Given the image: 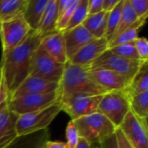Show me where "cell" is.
I'll list each match as a JSON object with an SVG mask.
<instances>
[{
	"instance_id": "1",
	"label": "cell",
	"mask_w": 148,
	"mask_h": 148,
	"mask_svg": "<svg viewBox=\"0 0 148 148\" xmlns=\"http://www.w3.org/2000/svg\"><path fill=\"white\" fill-rule=\"evenodd\" d=\"M42 38L36 30H32L21 44L8 52L2 53L0 69L4 79L9 101L15 90L29 76L32 56L40 46Z\"/></svg>"
},
{
	"instance_id": "2",
	"label": "cell",
	"mask_w": 148,
	"mask_h": 148,
	"mask_svg": "<svg viewBox=\"0 0 148 148\" xmlns=\"http://www.w3.org/2000/svg\"><path fill=\"white\" fill-rule=\"evenodd\" d=\"M90 67L65 64V69L59 82L58 92L61 99L75 95H103L107 92L101 88L89 74Z\"/></svg>"
},
{
	"instance_id": "3",
	"label": "cell",
	"mask_w": 148,
	"mask_h": 148,
	"mask_svg": "<svg viewBox=\"0 0 148 148\" xmlns=\"http://www.w3.org/2000/svg\"><path fill=\"white\" fill-rule=\"evenodd\" d=\"M81 139L90 143L101 144L113 136L117 129L104 115L96 112L73 121Z\"/></svg>"
},
{
	"instance_id": "4",
	"label": "cell",
	"mask_w": 148,
	"mask_h": 148,
	"mask_svg": "<svg viewBox=\"0 0 148 148\" xmlns=\"http://www.w3.org/2000/svg\"><path fill=\"white\" fill-rule=\"evenodd\" d=\"M60 112H62L61 101L42 109L19 115L16 121L18 138L47 130Z\"/></svg>"
},
{
	"instance_id": "5",
	"label": "cell",
	"mask_w": 148,
	"mask_h": 148,
	"mask_svg": "<svg viewBox=\"0 0 148 148\" xmlns=\"http://www.w3.org/2000/svg\"><path fill=\"white\" fill-rule=\"evenodd\" d=\"M98 112L104 115L116 128H119L130 112L129 97L125 91H112L104 94L98 105Z\"/></svg>"
},
{
	"instance_id": "6",
	"label": "cell",
	"mask_w": 148,
	"mask_h": 148,
	"mask_svg": "<svg viewBox=\"0 0 148 148\" xmlns=\"http://www.w3.org/2000/svg\"><path fill=\"white\" fill-rule=\"evenodd\" d=\"M64 69L65 64L57 62L39 46L32 56L29 76L38 77L49 82L59 83Z\"/></svg>"
},
{
	"instance_id": "7",
	"label": "cell",
	"mask_w": 148,
	"mask_h": 148,
	"mask_svg": "<svg viewBox=\"0 0 148 148\" xmlns=\"http://www.w3.org/2000/svg\"><path fill=\"white\" fill-rule=\"evenodd\" d=\"M145 62L147 61L126 59L108 49L90 65V68L104 69L115 72L123 75L130 82Z\"/></svg>"
},
{
	"instance_id": "8",
	"label": "cell",
	"mask_w": 148,
	"mask_h": 148,
	"mask_svg": "<svg viewBox=\"0 0 148 148\" xmlns=\"http://www.w3.org/2000/svg\"><path fill=\"white\" fill-rule=\"evenodd\" d=\"M60 101L61 96L58 90L43 94L26 95L10 100L8 108L19 116L42 109Z\"/></svg>"
},
{
	"instance_id": "9",
	"label": "cell",
	"mask_w": 148,
	"mask_h": 148,
	"mask_svg": "<svg viewBox=\"0 0 148 148\" xmlns=\"http://www.w3.org/2000/svg\"><path fill=\"white\" fill-rule=\"evenodd\" d=\"M32 30L25 22L23 13L17 16L0 23V39L2 53L16 48L21 44Z\"/></svg>"
},
{
	"instance_id": "10",
	"label": "cell",
	"mask_w": 148,
	"mask_h": 148,
	"mask_svg": "<svg viewBox=\"0 0 148 148\" xmlns=\"http://www.w3.org/2000/svg\"><path fill=\"white\" fill-rule=\"evenodd\" d=\"M102 95H75L61 99L62 111L69 115L71 121L98 112V105Z\"/></svg>"
},
{
	"instance_id": "11",
	"label": "cell",
	"mask_w": 148,
	"mask_h": 148,
	"mask_svg": "<svg viewBox=\"0 0 148 148\" xmlns=\"http://www.w3.org/2000/svg\"><path fill=\"white\" fill-rule=\"evenodd\" d=\"M134 148H148L147 122L137 118L131 111L119 127Z\"/></svg>"
},
{
	"instance_id": "12",
	"label": "cell",
	"mask_w": 148,
	"mask_h": 148,
	"mask_svg": "<svg viewBox=\"0 0 148 148\" xmlns=\"http://www.w3.org/2000/svg\"><path fill=\"white\" fill-rule=\"evenodd\" d=\"M89 74L93 80L107 93L112 91H125L129 81L121 75L104 69H91Z\"/></svg>"
},
{
	"instance_id": "13",
	"label": "cell",
	"mask_w": 148,
	"mask_h": 148,
	"mask_svg": "<svg viewBox=\"0 0 148 148\" xmlns=\"http://www.w3.org/2000/svg\"><path fill=\"white\" fill-rule=\"evenodd\" d=\"M108 49V42L104 37L100 39L95 38L82 48L68 62L78 66L90 67V65Z\"/></svg>"
},
{
	"instance_id": "14",
	"label": "cell",
	"mask_w": 148,
	"mask_h": 148,
	"mask_svg": "<svg viewBox=\"0 0 148 148\" xmlns=\"http://www.w3.org/2000/svg\"><path fill=\"white\" fill-rule=\"evenodd\" d=\"M66 46L68 61H69L82 48L94 40V36L82 24L62 32Z\"/></svg>"
},
{
	"instance_id": "15",
	"label": "cell",
	"mask_w": 148,
	"mask_h": 148,
	"mask_svg": "<svg viewBox=\"0 0 148 148\" xmlns=\"http://www.w3.org/2000/svg\"><path fill=\"white\" fill-rule=\"evenodd\" d=\"M58 89L59 83L49 82L38 77L28 76L15 90L10 100L26 95L43 94L57 91Z\"/></svg>"
},
{
	"instance_id": "16",
	"label": "cell",
	"mask_w": 148,
	"mask_h": 148,
	"mask_svg": "<svg viewBox=\"0 0 148 148\" xmlns=\"http://www.w3.org/2000/svg\"><path fill=\"white\" fill-rule=\"evenodd\" d=\"M18 115L4 108L0 111V148H10L18 140L16 121Z\"/></svg>"
},
{
	"instance_id": "17",
	"label": "cell",
	"mask_w": 148,
	"mask_h": 148,
	"mask_svg": "<svg viewBox=\"0 0 148 148\" xmlns=\"http://www.w3.org/2000/svg\"><path fill=\"white\" fill-rule=\"evenodd\" d=\"M40 47L57 62L66 64L69 62L62 32L55 31L43 36L41 40Z\"/></svg>"
},
{
	"instance_id": "18",
	"label": "cell",
	"mask_w": 148,
	"mask_h": 148,
	"mask_svg": "<svg viewBox=\"0 0 148 148\" xmlns=\"http://www.w3.org/2000/svg\"><path fill=\"white\" fill-rule=\"evenodd\" d=\"M49 0H27L23 16L31 30H37Z\"/></svg>"
},
{
	"instance_id": "19",
	"label": "cell",
	"mask_w": 148,
	"mask_h": 148,
	"mask_svg": "<svg viewBox=\"0 0 148 148\" xmlns=\"http://www.w3.org/2000/svg\"><path fill=\"white\" fill-rule=\"evenodd\" d=\"M57 17V0H49L36 30L42 37L56 31Z\"/></svg>"
},
{
	"instance_id": "20",
	"label": "cell",
	"mask_w": 148,
	"mask_h": 148,
	"mask_svg": "<svg viewBox=\"0 0 148 148\" xmlns=\"http://www.w3.org/2000/svg\"><path fill=\"white\" fill-rule=\"evenodd\" d=\"M108 16V13L105 11H101L95 15H88L82 23V25L94 36V38H103L106 33Z\"/></svg>"
},
{
	"instance_id": "21",
	"label": "cell",
	"mask_w": 148,
	"mask_h": 148,
	"mask_svg": "<svg viewBox=\"0 0 148 148\" xmlns=\"http://www.w3.org/2000/svg\"><path fill=\"white\" fill-rule=\"evenodd\" d=\"M148 90V61L145 62L137 74L130 81L125 93L128 97L141 94Z\"/></svg>"
},
{
	"instance_id": "22",
	"label": "cell",
	"mask_w": 148,
	"mask_h": 148,
	"mask_svg": "<svg viewBox=\"0 0 148 148\" xmlns=\"http://www.w3.org/2000/svg\"><path fill=\"white\" fill-rule=\"evenodd\" d=\"M148 15H146L141 17H138V19L130 26L128 27L126 30H124L121 34H120L117 37L113 39L109 43H108V49L118 46L121 44H125V43H129L134 42L139 36V30L145 25L147 19Z\"/></svg>"
},
{
	"instance_id": "23",
	"label": "cell",
	"mask_w": 148,
	"mask_h": 148,
	"mask_svg": "<svg viewBox=\"0 0 148 148\" xmlns=\"http://www.w3.org/2000/svg\"><path fill=\"white\" fill-rule=\"evenodd\" d=\"M27 0H0V23L22 14Z\"/></svg>"
},
{
	"instance_id": "24",
	"label": "cell",
	"mask_w": 148,
	"mask_h": 148,
	"mask_svg": "<svg viewBox=\"0 0 148 148\" xmlns=\"http://www.w3.org/2000/svg\"><path fill=\"white\" fill-rule=\"evenodd\" d=\"M130 111L140 120L147 122L148 90L129 97Z\"/></svg>"
},
{
	"instance_id": "25",
	"label": "cell",
	"mask_w": 148,
	"mask_h": 148,
	"mask_svg": "<svg viewBox=\"0 0 148 148\" xmlns=\"http://www.w3.org/2000/svg\"><path fill=\"white\" fill-rule=\"evenodd\" d=\"M137 19H138V16L135 14L134 10H133L131 3H130V1L129 0H124L122 10H121V18L119 21V24L116 28L115 32L113 35L111 41L113 39H114L115 37H117L120 34H121L128 27H130Z\"/></svg>"
},
{
	"instance_id": "26",
	"label": "cell",
	"mask_w": 148,
	"mask_h": 148,
	"mask_svg": "<svg viewBox=\"0 0 148 148\" xmlns=\"http://www.w3.org/2000/svg\"><path fill=\"white\" fill-rule=\"evenodd\" d=\"M123 2H124V0H121L120 3L115 6V8L108 13L106 33H105V36H104L108 43L111 41L113 35L115 32L116 28L119 24V21H120L121 10H122V6H123Z\"/></svg>"
},
{
	"instance_id": "27",
	"label": "cell",
	"mask_w": 148,
	"mask_h": 148,
	"mask_svg": "<svg viewBox=\"0 0 148 148\" xmlns=\"http://www.w3.org/2000/svg\"><path fill=\"white\" fill-rule=\"evenodd\" d=\"M88 0H78V3L74 10L71 18H70V21H69V23L67 26V29L65 30L71 29L76 26L82 24V23L85 21L87 16H88Z\"/></svg>"
},
{
	"instance_id": "28",
	"label": "cell",
	"mask_w": 148,
	"mask_h": 148,
	"mask_svg": "<svg viewBox=\"0 0 148 148\" xmlns=\"http://www.w3.org/2000/svg\"><path fill=\"white\" fill-rule=\"evenodd\" d=\"M111 52L114 54L121 56L126 59L129 60H139L141 61L138 56V53L135 49L134 42H129V43H125V44H121L118 46H114L112 48L108 49Z\"/></svg>"
},
{
	"instance_id": "29",
	"label": "cell",
	"mask_w": 148,
	"mask_h": 148,
	"mask_svg": "<svg viewBox=\"0 0 148 148\" xmlns=\"http://www.w3.org/2000/svg\"><path fill=\"white\" fill-rule=\"evenodd\" d=\"M77 3H78V0H75L74 3L61 16H58L57 22H56V31L63 32L67 29V26L70 21V18L72 16V14L74 12V10Z\"/></svg>"
},
{
	"instance_id": "30",
	"label": "cell",
	"mask_w": 148,
	"mask_h": 148,
	"mask_svg": "<svg viewBox=\"0 0 148 148\" xmlns=\"http://www.w3.org/2000/svg\"><path fill=\"white\" fill-rule=\"evenodd\" d=\"M66 138H67V147L68 148H76L79 140L80 136L78 134V130L74 123L73 121H70L66 127Z\"/></svg>"
},
{
	"instance_id": "31",
	"label": "cell",
	"mask_w": 148,
	"mask_h": 148,
	"mask_svg": "<svg viewBox=\"0 0 148 148\" xmlns=\"http://www.w3.org/2000/svg\"><path fill=\"white\" fill-rule=\"evenodd\" d=\"M138 56L141 61H148V41L146 37H138L134 41Z\"/></svg>"
},
{
	"instance_id": "32",
	"label": "cell",
	"mask_w": 148,
	"mask_h": 148,
	"mask_svg": "<svg viewBox=\"0 0 148 148\" xmlns=\"http://www.w3.org/2000/svg\"><path fill=\"white\" fill-rule=\"evenodd\" d=\"M133 10L138 17L148 15L147 0H129Z\"/></svg>"
},
{
	"instance_id": "33",
	"label": "cell",
	"mask_w": 148,
	"mask_h": 148,
	"mask_svg": "<svg viewBox=\"0 0 148 148\" xmlns=\"http://www.w3.org/2000/svg\"><path fill=\"white\" fill-rule=\"evenodd\" d=\"M8 102H9V95L5 87L4 79L2 74L0 76V111L8 108Z\"/></svg>"
},
{
	"instance_id": "34",
	"label": "cell",
	"mask_w": 148,
	"mask_h": 148,
	"mask_svg": "<svg viewBox=\"0 0 148 148\" xmlns=\"http://www.w3.org/2000/svg\"><path fill=\"white\" fill-rule=\"evenodd\" d=\"M103 0H88V15H95L102 10Z\"/></svg>"
},
{
	"instance_id": "35",
	"label": "cell",
	"mask_w": 148,
	"mask_h": 148,
	"mask_svg": "<svg viewBox=\"0 0 148 148\" xmlns=\"http://www.w3.org/2000/svg\"><path fill=\"white\" fill-rule=\"evenodd\" d=\"M115 140H116V144H117V148H134L130 143L127 141L126 137L123 135L120 128H117L114 133Z\"/></svg>"
},
{
	"instance_id": "36",
	"label": "cell",
	"mask_w": 148,
	"mask_h": 148,
	"mask_svg": "<svg viewBox=\"0 0 148 148\" xmlns=\"http://www.w3.org/2000/svg\"><path fill=\"white\" fill-rule=\"evenodd\" d=\"M47 132H48L47 130L42 131V133L41 134V135L39 137H37L36 140H34L30 143V145H29L28 147H26L25 148H42V144L48 139V133Z\"/></svg>"
},
{
	"instance_id": "37",
	"label": "cell",
	"mask_w": 148,
	"mask_h": 148,
	"mask_svg": "<svg viewBox=\"0 0 148 148\" xmlns=\"http://www.w3.org/2000/svg\"><path fill=\"white\" fill-rule=\"evenodd\" d=\"M74 1L75 0H57V16H61L74 3Z\"/></svg>"
},
{
	"instance_id": "38",
	"label": "cell",
	"mask_w": 148,
	"mask_h": 148,
	"mask_svg": "<svg viewBox=\"0 0 148 148\" xmlns=\"http://www.w3.org/2000/svg\"><path fill=\"white\" fill-rule=\"evenodd\" d=\"M120 1L121 0H103L102 10L107 13H109L115 8V6L120 3Z\"/></svg>"
},
{
	"instance_id": "39",
	"label": "cell",
	"mask_w": 148,
	"mask_h": 148,
	"mask_svg": "<svg viewBox=\"0 0 148 148\" xmlns=\"http://www.w3.org/2000/svg\"><path fill=\"white\" fill-rule=\"evenodd\" d=\"M42 148H68L65 142L62 141H51V140H46L43 144Z\"/></svg>"
},
{
	"instance_id": "40",
	"label": "cell",
	"mask_w": 148,
	"mask_h": 148,
	"mask_svg": "<svg viewBox=\"0 0 148 148\" xmlns=\"http://www.w3.org/2000/svg\"><path fill=\"white\" fill-rule=\"evenodd\" d=\"M101 148H117L116 140L114 134L111 136L110 138L107 139L105 141H103L101 144H100Z\"/></svg>"
},
{
	"instance_id": "41",
	"label": "cell",
	"mask_w": 148,
	"mask_h": 148,
	"mask_svg": "<svg viewBox=\"0 0 148 148\" xmlns=\"http://www.w3.org/2000/svg\"><path fill=\"white\" fill-rule=\"evenodd\" d=\"M76 148H101V146H100V144L90 143L83 139H80Z\"/></svg>"
},
{
	"instance_id": "42",
	"label": "cell",
	"mask_w": 148,
	"mask_h": 148,
	"mask_svg": "<svg viewBox=\"0 0 148 148\" xmlns=\"http://www.w3.org/2000/svg\"><path fill=\"white\" fill-rule=\"evenodd\" d=\"M1 75H2V70H1V69H0V76H1Z\"/></svg>"
}]
</instances>
